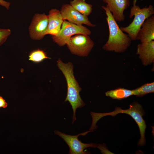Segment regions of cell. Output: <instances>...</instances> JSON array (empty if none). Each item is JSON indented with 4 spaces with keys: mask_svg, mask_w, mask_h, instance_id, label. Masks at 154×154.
Returning <instances> with one entry per match:
<instances>
[{
    "mask_svg": "<svg viewBox=\"0 0 154 154\" xmlns=\"http://www.w3.org/2000/svg\"><path fill=\"white\" fill-rule=\"evenodd\" d=\"M102 7L105 12L109 29L108 40L103 46L102 48L107 51L123 53L130 46L132 40L128 35L124 33L119 27L108 6H102Z\"/></svg>",
    "mask_w": 154,
    "mask_h": 154,
    "instance_id": "obj_1",
    "label": "cell"
},
{
    "mask_svg": "<svg viewBox=\"0 0 154 154\" xmlns=\"http://www.w3.org/2000/svg\"><path fill=\"white\" fill-rule=\"evenodd\" d=\"M57 62L58 68L63 74L66 81L67 94L64 102H68L72 106L73 124L76 120V112L77 109L82 108L85 105L80 94L82 89L74 76L72 64L70 62L64 63L60 58L58 59Z\"/></svg>",
    "mask_w": 154,
    "mask_h": 154,
    "instance_id": "obj_2",
    "label": "cell"
},
{
    "mask_svg": "<svg viewBox=\"0 0 154 154\" xmlns=\"http://www.w3.org/2000/svg\"><path fill=\"white\" fill-rule=\"evenodd\" d=\"M120 113H125L130 116L135 121L139 129L140 138L137 143L139 146H144L146 143L145 132L146 127L145 122L143 117L145 112L142 106L137 102H134L129 105V108L123 110L119 107H116L115 110L110 112L98 113L90 112V114L92 119V125L96 126V123L102 117L107 116H114Z\"/></svg>",
    "mask_w": 154,
    "mask_h": 154,
    "instance_id": "obj_3",
    "label": "cell"
},
{
    "mask_svg": "<svg viewBox=\"0 0 154 154\" xmlns=\"http://www.w3.org/2000/svg\"><path fill=\"white\" fill-rule=\"evenodd\" d=\"M138 0H133L130 11L129 18H131L134 16L133 21L128 26L120 28L133 40H136L137 33L145 20L154 14V8L152 5L141 9L136 5Z\"/></svg>",
    "mask_w": 154,
    "mask_h": 154,
    "instance_id": "obj_4",
    "label": "cell"
},
{
    "mask_svg": "<svg viewBox=\"0 0 154 154\" xmlns=\"http://www.w3.org/2000/svg\"><path fill=\"white\" fill-rule=\"evenodd\" d=\"M91 31L82 25H78L64 20L61 29L56 35H52L53 40L60 46L66 44L70 38L78 34L89 35Z\"/></svg>",
    "mask_w": 154,
    "mask_h": 154,
    "instance_id": "obj_5",
    "label": "cell"
},
{
    "mask_svg": "<svg viewBox=\"0 0 154 154\" xmlns=\"http://www.w3.org/2000/svg\"><path fill=\"white\" fill-rule=\"evenodd\" d=\"M72 37L66 45L73 54L80 56H88L94 47V43L88 35L76 34Z\"/></svg>",
    "mask_w": 154,
    "mask_h": 154,
    "instance_id": "obj_6",
    "label": "cell"
},
{
    "mask_svg": "<svg viewBox=\"0 0 154 154\" xmlns=\"http://www.w3.org/2000/svg\"><path fill=\"white\" fill-rule=\"evenodd\" d=\"M94 130H89L76 135H70L62 133L57 130L54 131V133L60 137L66 143L69 148V154H86L88 153L85 149L88 147H97L98 144L96 143H82L78 139L80 135H86L88 133Z\"/></svg>",
    "mask_w": 154,
    "mask_h": 154,
    "instance_id": "obj_7",
    "label": "cell"
},
{
    "mask_svg": "<svg viewBox=\"0 0 154 154\" xmlns=\"http://www.w3.org/2000/svg\"><path fill=\"white\" fill-rule=\"evenodd\" d=\"M48 24V15L45 13L35 14L29 27L30 38L36 40L43 38L47 35Z\"/></svg>",
    "mask_w": 154,
    "mask_h": 154,
    "instance_id": "obj_8",
    "label": "cell"
},
{
    "mask_svg": "<svg viewBox=\"0 0 154 154\" xmlns=\"http://www.w3.org/2000/svg\"><path fill=\"white\" fill-rule=\"evenodd\" d=\"M60 11L64 20L78 25L84 24L91 27L96 26L90 22L87 16L80 13L70 4L63 5Z\"/></svg>",
    "mask_w": 154,
    "mask_h": 154,
    "instance_id": "obj_9",
    "label": "cell"
},
{
    "mask_svg": "<svg viewBox=\"0 0 154 154\" xmlns=\"http://www.w3.org/2000/svg\"><path fill=\"white\" fill-rule=\"evenodd\" d=\"M107 4L108 8L117 22L124 21V11L130 6L129 0H102Z\"/></svg>",
    "mask_w": 154,
    "mask_h": 154,
    "instance_id": "obj_10",
    "label": "cell"
},
{
    "mask_svg": "<svg viewBox=\"0 0 154 154\" xmlns=\"http://www.w3.org/2000/svg\"><path fill=\"white\" fill-rule=\"evenodd\" d=\"M136 54L139 55L142 64L145 66L154 62V41L141 43L137 46Z\"/></svg>",
    "mask_w": 154,
    "mask_h": 154,
    "instance_id": "obj_11",
    "label": "cell"
},
{
    "mask_svg": "<svg viewBox=\"0 0 154 154\" xmlns=\"http://www.w3.org/2000/svg\"><path fill=\"white\" fill-rule=\"evenodd\" d=\"M141 43L154 40V16L152 15L147 19L141 25L136 37V40Z\"/></svg>",
    "mask_w": 154,
    "mask_h": 154,
    "instance_id": "obj_12",
    "label": "cell"
},
{
    "mask_svg": "<svg viewBox=\"0 0 154 154\" xmlns=\"http://www.w3.org/2000/svg\"><path fill=\"white\" fill-rule=\"evenodd\" d=\"M47 15L48 24L46 34L56 35L59 32L64 21L60 11L56 9H52Z\"/></svg>",
    "mask_w": 154,
    "mask_h": 154,
    "instance_id": "obj_13",
    "label": "cell"
},
{
    "mask_svg": "<svg viewBox=\"0 0 154 154\" xmlns=\"http://www.w3.org/2000/svg\"><path fill=\"white\" fill-rule=\"evenodd\" d=\"M70 5L74 9L83 15L88 16L92 11V5L86 3L85 0H73Z\"/></svg>",
    "mask_w": 154,
    "mask_h": 154,
    "instance_id": "obj_14",
    "label": "cell"
},
{
    "mask_svg": "<svg viewBox=\"0 0 154 154\" xmlns=\"http://www.w3.org/2000/svg\"><path fill=\"white\" fill-rule=\"evenodd\" d=\"M105 95L113 99L121 100L133 95V94L132 90L119 88L106 92Z\"/></svg>",
    "mask_w": 154,
    "mask_h": 154,
    "instance_id": "obj_15",
    "label": "cell"
},
{
    "mask_svg": "<svg viewBox=\"0 0 154 154\" xmlns=\"http://www.w3.org/2000/svg\"><path fill=\"white\" fill-rule=\"evenodd\" d=\"M133 95L141 97L147 94L154 92V82L147 83L132 90Z\"/></svg>",
    "mask_w": 154,
    "mask_h": 154,
    "instance_id": "obj_16",
    "label": "cell"
},
{
    "mask_svg": "<svg viewBox=\"0 0 154 154\" xmlns=\"http://www.w3.org/2000/svg\"><path fill=\"white\" fill-rule=\"evenodd\" d=\"M43 50L37 49L31 52L29 55V60L35 62H40L46 59H50Z\"/></svg>",
    "mask_w": 154,
    "mask_h": 154,
    "instance_id": "obj_17",
    "label": "cell"
},
{
    "mask_svg": "<svg viewBox=\"0 0 154 154\" xmlns=\"http://www.w3.org/2000/svg\"><path fill=\"white\" fill-rule=\"evenodd\" d=\"M11 33L9 29H0V46L6 41Z\"/></svg>",
    "mask_w": 154,
    "mask_h": 154,
    "instance_id": "obj_18",
    "label": "cell"
},
{
    "mask_svg": "<svg viewBox=\"0 0 154 154\" xmlns=\"http://www.w3.org/2000/svg\"><path fill=\"white\" fill-rule=\"evenodd\" d=\"M0 5L8 10L10 7V3L4 0H0Z\"/></svg>",
    "mask_w": 154,
    "mask_h": 154,
    "instance_id": "obj_19",
    "label": "cell"
},
{
    "mask_svg": "<svg viewBox=\"0 0 154 154\" xmlns=\"http://www.w3.org/2000/svg\"><path fill=\"white\" fill-rule=\"evenodd\" d=\"M7 106V104L5 100L1 97L0 96V108H6Z\"/></svg>",
    "mask_w": 154,
    "mask_h": 154,
    "instance_id": "obj_20",
    "label": "cell"
}]
</instances>
